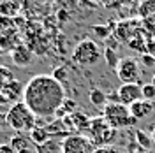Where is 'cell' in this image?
Here are the masks:
<instances>
[{"label":"cell","instance_id":"cell-1","mask_svg":"<svg viewBox=\"0 0 155 153\" xmlns=\"http://www.w3.org/2000/svg\"><path fill=\"white\" fill-rule=\"evenodd\" d=\"M65 99L67 97L64 86L48 74H37L30 77L28 83L25 85L23 102L28 106V109L34 115L41 118L57 115Z\"/></svg>","mask_w":155,"mask_h":153},{"label":"cell","instance_id":"cell-2","mask_svg":"<svg viewBox=\"0 0 155 153\" xmlns=\"http://www.w3.org/2000/svg\"><path fill=\"white\" fill-rule=\"evenodd\" d=\"M37 116L34 115L28 109V106L25 104L23 100L16 102V104L9 106V111H7V129L16 130L18 134H27L32 132L37 125L35 120Z\"/></svg>","mask_w":155,"mask_h":153},{"label":"cell","instance_id":"cell-3","mask_svg":"<svg viewBox=\"0 0 155 153\" xmlns=\"http://www.w3.org/2000/svg\"><path fill=\"white\" fill-rule=\"evenodd\" d=\"M102 118L106 120L111 129H125V127H134L137 123L134 116L130 115L129 107L120 102H107V106L104 107V113H102Z\"/></svg>","mask_w":155,"mask_h":153},{"label":"cell","instance_id":"cell-4","mask_svg":"<svg viewBox=\"0 0 155 153\" xmlns=\"http://www.w3.org/2000/svg\"><path fill=\"white\" fill-rule=\"evenodd\" d=\"M102 53L97 46V42H94L92 39H83L81 42H78V46L72 51V60L74 63L81 65V67H92L101 60Z\"/></svg>","mask_w":155,"mask_h":153},{"label":"cell","instance_id":"cell-5","mask_svg":"<svg viewBox=\"0 0 155 153\" xmlns=\"http://www.w3.org/2000/svg\"><path fill=\"white\" fill-rule=\"evenodd\" d=\"M115 72L118 79L122 81V85H139L141 70H139V62L136 58L130 57L122 58Z\"/></svg>","mask_w":155,"mask_h":153},{"label":"cell","instance_id":"cell-6","mask_svg":"<svg viewBox=\"0 0 155 153\" xmlns=\"http://www.w3.org/2000/svg\"><path fill=\"white\" fill-rule=\"evenodd\" d=\"M88 130H90L92 144H97V146H104V144L111 143L113 137H115V134H116V130L109 127V123H107L102 116L94 118V120L90 122V129H88Z\"/></svg>","mask_w":155,"mask_h":153},{"label":"cell","instance_id":"cell-7","mask_svg":"<svg viewBox=\"0 0 155 153\" xmlns=\"http://www.w3.org/2000/svg\"><path fill=\"white\" fill-rule=\"evenodd\" d=\"M62 153H94V144L83 135H69L62 143Z\"/></svg>","mask_w":155,"mask_h":153},{"label":"cell","instance_id":"cell-8","mask_svg":"<svg viewBox=\"0 0 155 153\" xmlns=\"http://www.w3.org/2000/svg\"><path fill=\"white\" fill-rule=\"evenodd\" d=\"M25 93V86L21 81L18 79H14L12 83H9L7 86H4L2 90H0V106H12L19 102L18 99Z\"/></svg>","mask_w":155,"mask_h":153},{"label":"cell","instance_id":"cell-9","mask_svg":"<svg viewBox=\"0 0 155 153\" xmlns=\"http://www.w3.org/2000/svg\"><path fill=\"white\" fill-rule=\"evenodd\" d=\"M118 99H120V104L127 106V107L137 100H143L141 83L139 85H122L118 88Z\"/></svg>","mask_w":155,"mask_h":153},{"label":"cell","instance_id":"cell-10","mask_svg":"<svg viewBox=\"0 0 155 153\" xmlns=\"http://www.w3.org/2000/svg\"><path fill=\"white\" fill-rule=\"evenodd\" d=\"M11 60L18 67H28L32 63V51L25 44H19L18 48H14L11 51Z\"/></svg>","mask_w":155,"mask_h":153},{"label":"cell","instance_id":"cell-11","mask_svg":"<svg viewBox=\"0 0 155 153\" xmlns=\"http://www.w3.org/2000/svg\"><path fill=\"white\" fill-rule=\"evenodd\" d=\"M153 109H155V102H148V100H137V102L129 106V111L136 120H143L146 116H150L153 113Z\"/></svg>","mask_w":155,"mask_h":153},{"label":"cell","instance_id":"cell-12","mask_svg":"<svg viewBox=\"0 0 155 153\" xmlns=\"http://www.w3.org/2000/svg\"><path fill=\"white\" fill-rule=\"evenodd\" d=\"M18 30H11V32H5V34H0V49H4V51H12L14 48H18Z\"/></svg>","mask_w":155,"mask_h":153},{"label":"cell","instance_id":"cell-13","mask_svg":"<svg viewBox=\"0 0 155 153\" xmlns=\"http://www.w3.org/2000/svg\"><path fill=\"white\" fill-rule=\"evenodd\" d=\"M19 9H21V4H18V2H12V0L0 2V16L14 19L19 16Z\"/></svg>","mask_w":155,"mask_h":153},{"label":"cell","instance_id":"cell-14","mask_svg":"<svg viewBox=\"0 0 155 153\" xmlns=\"http://www.w3.org/2000/svg\"><path fill=\"white\" fill-rule=\"evenodd\" d=\"M28 137H30V141L35 144V148H37V146H42V144H46L49 139H51L44 127H35V129L28 134Z\"/></svg>","mask_w":155,"mask_h":153},{"label":"cell","instance_id":"cell-15","mask_svg":"<svg viewBox=\"0 0 155 153\" xmlns=\"http://www.w3.org/2000/svg\"><path fill=\"white\" fill-rule=\"evenodd\" d=\"M88 99H90V102L95 106V107H102L104 109L107 106V95L102 90H99V88H92L90 93H88Z\"/></svg>","mask_w":155,"mask_h":153},{"label":"cell","instance_id":"cell-16","mask_svg":"<svg viewBox=\"0 0 155 153\" xmlns=\"http://www.w3.org/2000/svg\"><path fill=\"white\" fill-rule=\"evenodd\" d=\"M71 122H72V127H74V129H79V130H88L92 120H90L85 113L76 111V113H72V115H71Z\"/></svg>","mask_w":155,"mask_h":153},{"label":"cell","instance_id":"cell-17","mask_svg":"<svg viewBox=\"0 0 155 153\" xmlns=\"http://www.w3.org/2000/svg\"><path fill=\"white\" fill-rule=\"evenodd\" d=\"M11 148L14 150V153L21 151V150H25V148H30L32 144H30V137H27L25 134H16L11 137Z\"/></svg>","mask_w":155,"mask_h":153},{"label":"cell","instance_id":"cell-18","mask_svg":"<svg viewBox=\"0 0 155 153\" xmlns=\"http://www.w3.org/2000/svg\"><path fill=\"white\" fill-rule=\"evenodd\" d=\"M35 151L37 153H62V144L58 143L57 139H49L46 144L37 146Z\"/></svg>","mask_w":155,"mask_h":153},{"label":"cell","instance_id":"cell-19","mask_svg":"<svg viewBox=\"0 0 155 153\" xmlns=\"http://www.w3.org/2000/svg\"><path fill=\"white\" fill-rule=\"evenodd\" d=\"M104 60H106V63L113 69V70H116V67H118V63H120V60H122V58L118 57L116 49L106 48V49H104Z\"/></svg>","mask_w":155,"mask_h":153},{"label":"cell","instance_id":"cell-20","mask_svg":"<svg viewBox=\"0 0 155 153\" xmlns=\"http://www.w3.org/2000/svg\"><path fill=\"white\" fill-rule=\"evenodd\" d=\"M14 81V74H12V70L9 67H5V65H2L0 67V90L4 88V86H7L9 83Z\"/></svg>","mask_w":155,"mask_h":153},{"label":"cell","instance_id":"cell-21","mask_svg":"<svg viewBox=\"0 0 155 153\" xmlns=\"http://www.w3.org/2000/svg\"><path fill=\"white\" fill-rule=\"evenodd\" d=\"M141 90H143V100L155 102V85L153 83H145V85H141Z\"/></svg>","mask_w":155,"mask_h":153},{"label":"cell","instance_id":"cell-22","mask_svg":"<svg viewBox=\"0 0 155 153\" xmlns=\"http://www.w3.org/2000/svg\"><path fill=\"white\" fill-rule=\"evenodd\" d=\"M155 14V2H145L139 5V16L141 18H148Z\"/></svg>","mask_w":155,"mask_h":153},{"label":"cell","instance_id":"cell-23","mask_svg":"<svg viewBox=\"0 0 155 153\" xmlns=\"http://www.w3.org/2000/svg\"><path fill=\"white\" fill-rule=\"evenodd\" d=\"M51 76L55 77V79H57V81H58V83H60L62 86L67 85V77H69V74H67V69H65V67H57L55 70H53V74H51Z\"/></svg>","mask_w":155,"mask_h":153},{"label":"cell","instance_id":"cell-24","mask_svg":"<svg viewBox=\"0 0 155 153\" xmlns=\"http://www.w3.org/2000/svg\"><path fill=\"white\" fill-rule=\"evenodd\" d=\"M14 19L5 18V16H0V34H5V32H11L14 30Z\"/></svg>","mask_w":155,"mask_h":153},{"label":"cell","instance_id":"cell-25","mask_svg":"<svg viewBox=\"0 0 155 153\" xmlns=\"http://www.w3.org/2000/svg\"><path fill=\"white\" fill-rule=\"evenodd\" d=\"M92 32H94L99 39H107L109 34H111V28H107L106 25H94V27H92Z\"/></svg>","mask_w":155,"mask_h":153},{"label":"cell","instance_id":"cell-26","mask_svg":"<svg viewBox=\"0 0 155 153\" xmlns=\"http://www.w3.org/2000/svg\"><path fill=\"white\" fill-rule=\"evenodd\" d=\"M7 111H9V107L0 106V130L7 129Z\"/></svg>","mask_w":155,"mask_h":153},{"label":"cell","instance_id":"cell-27","mask_svg":"<svg viewBox=\"0 0 155 153\" xmlns=\"http://www.w3.org/2000/svg\"><path fill=\"white\" fill-rule=\"evenodd\" d=\"M136 137L139 139V144H141V146H145V148H150L152 141H150V137H146V135L143 134L141 130H137V132H136Z\"/></svg>","mask_w":155,"mask_h":153},{"label":"cell","instance_id":"cell-28","mask_svg":"<svg viewBox=\"0 0 155 153\" xmlns=\"http://www.w3.org/2000/svg\"><path fill=\"white\" fill-rule=\"evenodd\" d=\"M141 62L145 63L146 67H152V65H155V57L150 55V53H145V55L141 57Z\"/></svg>","mask_w":155,"mask_h":153},{"label":"cell","instance_id":"cell-29","mask_svg":"<svg viewBox=\"0 0 155 153\" xmlns=\"http://www.w3.org/2000/svg\"><path fill=\"white\" fill-rule=\"evenodd\" d=\"M0 153H14L11 144H0Z\"/></svg>","mask_w":155,"mask_h":153},{"label":"cell","instance_id":"cell-30","mask_svg":"<svg viewBox=\"0 0 155 153\" xmlns=\"http://www.w3.org/2000/svg\"><path fill=\"white\" fill-rule=\"evenodd\" d=\"M23 25H25V19L23 18H14V27H23Z\"/></svg>","mask_w":155,"mask_h":153},{"label":"cell","instance_id":"cell-31","mask_svg":"<svg viewBox=\"0 0 155 153\" xmlns=\"http://www.w3.org/2000/svg\"><path fill=\"white\" fill-rule=\"evenodd\" d=\"M67 18H69V16H67V12H65V11H60V12H58V19H62V21H65Z\"/></svg>","mask_w":155,"mask_h":153},{"label":"cell","instance_id":"cell-32","mask_svg":"<svg viewBox=\"0 0 155 153\" xmlns=\"http://www.w3.org/2000/svg\"><path fill=\"white\" fill-rule=\"evenodd\" d=\"M18 153H37V151L30 146V148H25V150H21V151H18Z\"/></svg>","mask_w":155,"mask_h":153},{"label":"cell","instance_id":"cell-33","mask_svg":"<svg viewBox=\"0 0 155 153\" xmlns=\"http://www.w3.org/2000/svg\"><path fill=\"white\" fill-rule=\"evenodd\" d=\"M152 143H155V127H153V130H152Z\"/></svg>","mask_w":155,"mask_h":153},{"label":"cell","instance_id":"cell-34","mask_svg":"<svg viewBox=\"0 0 155 153\" xmlns=\"http://www.w3.org/2000/svg\"><path fill=\"white\" fill-rule=\"evenodd\" d=\"M2 62H4V57H2V51H0V67H2Z\"/></svg>","mask_w":155,"mask_h":153},{"label":"cell","instance_id":"cell-35","mask_svg":"<svg viewBox=\"0 0 155 153\" xmlns=\"http://www.w3.org/2000/svg\"><path fill=\"white\" fill-rule=\"evenodd\" d=\"M152 83H153V85H155V76H153V79H152Z\"/></svg>","mask_w":155,"mask_h":153}]
</instances>
